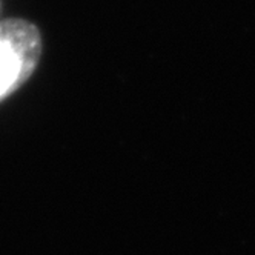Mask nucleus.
Returning <instances> with one entry per match:
<instances>
[{"mask_svg":"<svg viewBox=\"0 0 255 255\" xmlns=\"http://www.w3.org/2000/svg\"><path fill=\"white\" fill-rule=\"evenodd\" d=\"M42 49V34L29 20L0 22V103L31 79L39 66Z\"/></svg>","mask_w":255,"mask_h":255,"instance_id":"f257e3e1","label":"nucleus"}]
</instances>
